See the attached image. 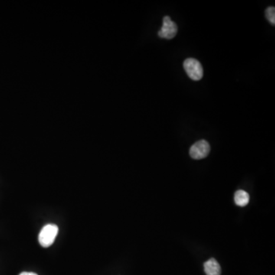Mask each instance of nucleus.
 Returning a JSON list of instances; mask_svg holds the SVG:
<instances>
[{
    "label": "nucleus",
    "instance_id": "obj_3",
    "mask_svg": "<svg viewBox=\"0 0 275 275\" xmlns=\"http://www.w3.org/2000/svg\"><path fill=\"white\" fill-rule=\"evenodd\" d=\"M210 152V145L206 140L196 142L190 149V155L196 160L207 158Z\"/></svg>",
    "mask_w": 275,
    "mask_h": 275
},
{
    "label": "nucleus",
    "instance_id": "obj_8",
    "mask_svg": "<svg viewBox=\"0 0 275 275\" xmlns=\"http://www.w3.org/2000/svg\"><path fill=\"white\" fill-rule=\"evenodd\" d=\"M19 275H37V274L33 273V272H22Z\"/></svg>",
    "mask_w": 275,
    "mask_h": 275
},
{
    "label": "nucleus",
    "instance_id": "obj_5",
    "mask_svg": "<svg viewBox=\"0 0 275 275\" xmlns=\"http://www.w3.org/2000/svg\"><path fill=\"white\" fill-rule=\"evenodd\" d=\"M204 272L207 275H221V267L215 259H210L204 263Z\"/></svg>",
    "mask_w": 275,
    "mask_h": 275
},
{
    "label": "nucleus",
    "instance_id": "obj_1",
    "mask_svg": "<svg viewBox=\"0 0 275 275\" xmlns=\"http://www.w3.org/2000/svg\"><path fill=\"white\" fill-rule=\"evenodd\" d=\"M58 233V227L54 224H47L43 227L38 236V241L42 247L48 248L54 243Z\"/></svg>",
    "mask_w": 275,
    "mask_h": 275
},
{
    "label": "nucleus",
    "instance_id": "obj_2",
    "mask_svg": "<svg viewBox=\"0 0 275 275\" xmlns=\"http://www.w3.org/2000/svg\"><path fill=\"white\" fill-rule=\"evenodd\" d=\"M184 67L190 78L195 81L201 80L204 77V68L201 63L196 59H186L184 62Z\"/></svg>",
    "mask_w": 275,
    "mask_h": 275
},
{
    "label": "nucleus",
    "instance_id": "obj_6",
    "mask_svg": "<svg viewBox=\"0 0 275 275\" xmlns=\"http://www.w3.org/2000/svg\"><path fill=\"white\" fill-rule=\"evenodd\" d=\"M235 203L239 207H245L249 203V195L246 191L239 190L235 194Z\"/></svg>",
    "mask_w": 275,
    "mask_h": 275
},
{
    "label": "nucleus",
    "instance_id": "obj_7",
    "mask_svg": "<svg viewBox=\"0 0 275 275\" xmlns=\"http://www.w3.org/2000/svg\"><path fill=\"white\" fill-rule=\"evenodd\" d=\"M266 16L267 19L270 21L271 24H275V8L270 6L266 10Z\"/></svg>",
    "mask_w": 275,
    "mask_h": 275
},
{
    "label": "nucleus",
    "instance_id": "obj_4",
    "mask_svg": "<svg viewBox=\"0 0 275 275\" xmlns=\"http://www.w3.org/2000/svg\"><path fill=\"white\" fill-rule=\"evenodd\" d=\"M178 33V26L176 23L173 21L169 16H165L163 19V25L158 31V35L162 38L172 39Z\"/></svg>",
    "mask_w": 275,
    "mask_h": 275
}]
</instances>
